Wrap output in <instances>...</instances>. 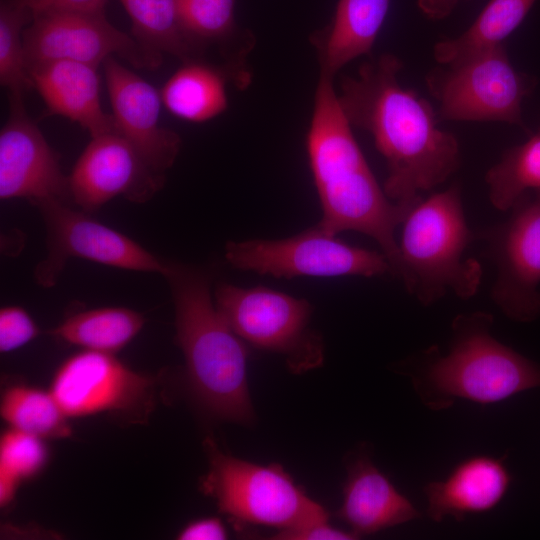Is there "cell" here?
<instances>
[{
	"instance_id": "cell-1",
	"label": "cell",
	"mask_w": 540,
	"mask_h": 540,
	"mask_svg": "<svg viewBox=\"0 0 540 540\" xmlns=\"http://www.w3.org/2000/svg\"><path fill=\"white\" fill-rule=\"evenodd\" d=\"M402 68L390 53L364 62L357 76L342 78L338 98L350 124L368 132L385 159V194L409 211L458 169L461 156L456 137L438 127L432 105L401 85Z\"/></svg>"
},
{
	"instance_id": "cell-2",
	"label": "cell",
	"mask_w": 540,
	"mask_h": 540,
	"mask_svg": "<svg viewBox=\"0 0 540 540\" xmlns=\"http://www.w3.org/2000/svg\"><path fill=\"white\" fill-rule=\"evenodd\" d=\"M333 86L320 75L306 148L322 208L319 225L338 235L356 231L372 238L386 256L391 274L399 270L395 230L408 211L393 203L370 169Z\"/></svg>"
},
{
	"instance_id": "cell-3",
	"label": "cell",
	"mask_w": 540,
	"mask_h": 540,
	"mask_svg": "<svg viewBox=\"0 0 540 540\" xmlns=\"http://www.w3.org/2000/svg\"><path fill=\"white\" fill-rule=\"evenodd\" d=\"M164 277L171 289L176 340L184 355L193 399L215 419L252 423L246 343L216 308L209 277L202 270L176 262H169Z\"/></svg>"
},
{
	"instance_id": "cell-4",
	"label": "cell",
	"mask_w": 540,
	"mask_h": 540,
	"mask_svg": "<svg viewBox=\"0 0 540 540\" xmlns=\"http://www.w3.org/2000/svg\"><path fill=\"white\" fill-rule=\"evenodd\" d=\"M492 325L489 313L460 314L452 322L448 353L426 352L424 364L410 377L427 408L448 409L456 399L494 404L540 388V365L498 341Z\"/></svg>"
},
{
	"instance_id": "cell-5",
	"label": "cell",
	"mask_w": 540,
	"mask_h": 540,
	"mask_svg": "<svg viewBox=\"0 0 540 540\" xmlns=\"http://www.w3.org/2000/svg\"><path fill=\"white\" fill-rule=\"evenodd\" d=\"M400 279L422 305H431L447 292L472 297L482 279V266L464 257L475 238L468 226L458 185L422 198L401 223Z\"/></svg>"
},
{
	"instance_id": "cell-6",
	"label": "cell",
	"mask_w": 540,
	"mask_h": 540,
	"mask_svg": "<svg viewBox=\"0 0 540 540\" xmlns=\"http://www.w3.org/2000/svg\"><path fill=\"white\" fill-rule=\"evenodd\" d=\"M204 450L208 472L200 488L232 519L279 530L328 521L326 510L280 465L262 466L234 457L220 449L211 436L204 439Z\"/></svg>"
},
{
	"instance_id": "cell-7",
	"label": "cell",
	"mask_w": 540,
	"mask_h": 540,
	"mask_svg": "<svg viewBox=\"0 0 540 540\" xmlns=\"http://www.w3.org/2000/svg\"><path fill=\"white\" fill-rule=\"evenodd\" d=\"M213 298L240 339L283 356L293 373H304L323 363V338L311 326L313 307L306 299L262 285L244 288L230 283L218 284Z\"/></svg>"
},
{
	"instance_id": "cell-8",
	"label": "cell",
	"mask_w": 540,
	"mask_h": 540,
	"mask_svg": "<svg viewBox=\"0 0 540 540\" xmlns=\"http://www.w3.org/2000/svg\"><path fill=\"white\" fill-rule=\"evenodd\" d=\"M431 71L427 87L447 121H498L526 129L522 103L534 81L510 62L504 43Z\"/></svg>"
},
{
	"instance_id": "cell-9",
	"label": "cell",
	"mask_w": 540,
	"mask_h": 540,
	"mask_svg": "<svg viewBox=\"0 0 540 540\" xmlns=\"http://www.w3.org/2000/svg\"><path fill=\"white\" fill-rule=\"evenodd\" d=\"M225 258L236 269L285 279L391 274L382 252L347 244L318 223L283 239L229 241Z\"/></svg>"
},
{
	"instance_id": "cell-10",
	"label": "cell",
	"mask_w": 540,
	"mask_h": 540,
	"mask_svg": "<svg viewBox=\"0 0 540 540\" xmlns=\"http://www.w3.org/2000/svg\"><path fill=\"white\" fill-rule=\"evenodd\" d=\"M155 378L132 370L115 354L82 350L53 375L50 392L71 418L109 414L124 422H146L156 406Z\"/></svg>"
},
{
	"instance_id": "cell-11",
	"label": "cell",
	"mask_w": 540,
	"mask_h": 540,
	"mask_svg": "<svg viewBox=\"0 0 540 540\" xmlns=\"http://www.w3.org/2000/svg\"><path fill=\"white\" fill-rule=\"evenodd\" d=\"M46 228L47 255L35 268L42 287L56 284L68 259L76 257L99 264L140 272H168L165 262L119 231L77 211L66 202L51 200L36 206Z\"/></svg>"
},
{
	"instance_id": "cell-12",
	"label": "cell",
	"mask_w": 540,
	"mask_h": 540,
	"mask_svg": "<svg viewBox=\"0 0 540 540\" xmlns=\"http://www.w3.org/2000/svg\"><path fill=\"white\" fill-rule=\"evenodd\" d=\"M26 70L69 60L99 66L118 56L138 69L156 70L162 54L112 25L105 12H51L38 15L23 33Z\"/></svg>"
},
{
	"instance_id": "cell-13",
	"label": "cell",
	"mask_w": 540,
	"mask_h": 540,
	"mask_svg": "<svg viewBox=\"0 0 540 540\" xmlns=\"http://www.w3.org/2000/svg\"><path fill=\"white\" fill-rule=\"evenodd\" d=\"M510 216L478 234L496 267L494 304L509 319L527 323L540 316V195L529 192Z\"/></svg>"
},
{
	"instance_id": "cell-14",
	"label": "cell",
	"mask_w": 540,
	"mask_h": 540,
	"mask_svg": "<svg viewBox=\"0 0 540 540\" xmlns=\"http://www.w3.org/2000/svg\"><path fill=\"white\" fill-rule=\"evenodd\" d=\"M164 182L165 174L153 169L117 132L91 137L68 176L70 199L84 212L118 196L146 202Z\"/></svg>"
},
{
	"instance_id": "cell-15",
	"label": "cell",
	"mask_w": 540,
	"mask_h": 540,
	"mask_svg": "<svg viewBox=\"0 0 540 540\" xmlns=\"http://www.w3.org/2000/svg\"><path fill=\"white\" fill-rule=\"evenodd\" d=\"M10 96V115L0 131V198H24L35 206L70 199L59 157L28 115L23 95Z\"/></svg>"
},
{
	"instance_id": "cell-16",
	"label": "cell",
	"mask_w": 540,
	"mask_h": 540,
	"mask_svg": "<svg viewBox=\"0 0 540 540\" xmlns=\"http://www.w3.org/2000/svg\"><path fill=\"white\" fill-rule=\"evenodd\" d=\"M107 91L117 133L128 140L144 160L165 174L181 149V138L159 122L160 91L122 65L115 56L103 62Z\"/></svg>"
},
{
	"instance_id": "cell-17",
	"label": "cell",
	"mask_w": 540,
	"mask_h": 540,
	"mask_svg": "<svg viewBox=\"0 0 540 540\" xmlns=\"http://www.w3.org/2000/svg\"><path fill=\"white\" fill-rule=\"evenodd\" d=\"M346 468L337 515L357 537L420 518V511L375 466L366 449L354 453Z\"/></svg>"
},
{
	"instance_id": "cell-18",
	"label": "cell",
	"mask_w": 540,
	"mask_h": 540,
	"mask_svg": "<svg viewBox=\"0 0 540 540\" xmlns=\"http://www.w3.org/2000/svg\"><path fill=\"white\" fill-rule=\"evenodd\" d=\"M503 457L474 455L465 458L442 480L423 487L427 516L441 522L446 516L463 521L469 514L494 509L505 497L512 475Z\"/></svg>"
},
{
	"instance_id": "cell-19",
	"label": "cell",
	"mask_w": 540,
	"mask_h": 540,
	"mask_svg": "<svg viewBox=\"0 0 540 540\" xmlns=\"http://www.w3.org/2000/svg\"><path fill=\"white\" fill-rule=\"evenodd\" d=\"M97 68L58 60L34 65L27 73L49 115L76 122L95 137L117 132L113 116L105 113L101 106Z\"/></svg>"
},
{
	"instance_id": "cell-20",
	"label": "cell",
	"mask_w": 540,
	"mask_h": 540,
	"mask_svg": "<svg viewBox=\"0 0 540 540\" xmlns=\"http://www.w3.org/2000/svg\"><path fill=\"white\" fill-rule=\"evenodd\" d=\"M389 7L390 0H338L331 21L309 37L320 75L334 78L349 62L369 55Z\"/></svg>"
},
{
	"instance_id": "cell-21",
	"label": "cell",
	"mask_w": 540,
	"mask_h": 540,
	"mask_svg": "<svg viewBox=\"0 0 540 540\" xmlns=\"http://www.w3.org/2000/svg\"><path fill=\"white\" fill-rule=\"evenodd\" d=\"M177 5L189 37L205 51L209 45L219 46L231 80L244 88L250 79L245 61L255 40L236 21V0H177Z\"/></svg>"
},
{
	"instance_id": "cell-22",
	"label": "cell",
	"mask_w": 540,
	"mask_h": 540,
	"mask_svg": "<svg viewBox=\"0 0 540 540\" xmlns=\"http://www.w3.org/2000/svg\"><path fill=\"white\" fill-rule=\"evenodd\" d=\"M228 80L231 79L224 66L203 60L184 62L161 88L162 104L180 119L208 121L228 107Z\"/></svg>"
},
{
	"instance_id": "cell-23",
	"label": "cell",
	"mask_w": 540,
	"mask_h": 540,
	"mask_svg": "<svg viewBox=\"0 0 540 540\" xmlns=\"http://www.w3.org/2000/svg\"><path fill=\"white\" fill-rule=\"evenodd\" d=\"M536 0H490L460 35L435 44V60L449 66L504 43L527 16Z\"/></svg>"
},
{
	"instance_id": "cell-24",
	"label": "cell",
	"mask_w": 540,
	"mask_h": 540,
	"mask_svg": "<svg viewBox=\"0 0 540 540\" xmlns=\"http://www.w3.org/2000/svg\"><path fill=\"white\" fill-rule=\"evenodd\" d=\"M145 319L125 307H103L74 313L50 334L84 350L115 354L142 329Z\"/></svg>"
},
{
	"instance_id": "cell-25",
	"label": "cell",
	"mask_w": 540,
	"mask_h": 540,
	"mask_svg": "<svg viewBox=\"0 0 540 540\" xmlns=\"http://www.w3.org/2000/svg\"><path fill=\"white\" fill-rule=\"evenodd\" d=\"M132 24L131 35L141 44L182 62L202 60L205 52L185 31L177 0H119Z\"/></svg>"
},
{
	"instance_id": "cell-26",
	"label": "cell",
	"mask_w": 540,
	"mask_h": 540,
	"mask_svg": "<svg viewBox=\"0 0 540 540\" xmlns=\"http://www.w3.org/2000/svg\"><path fill=\"white\" fill-rule=\"evenodd\" d=\"M0 414L10 428L42 439L72 435L69 418L50 392L24 384L7 387L1 396Z\"/></svg>"
},
{
	"instance_id": "cell-27",
	"label": "cell",
	"mask_w": 540,
	"mask_h": 540,
	"mask_svg": "<svg viewBox=\"0 0 540 540\" xmlns=\"http://www.w3.org/2000/svg\"><path fill=\"white\" fill-rule=\"evenodd\" d=\"M493 207L508 211L526 193L540 190V127L524 143L507 150L485 176Z\"/></svg>"
},
{
	"instance_id": "cell-28",
	"label": "cell",
	"mask_w": 540,
	"mask_h": 540,
	"mask_svg": "<svg viewBox=\"0 0 540 540\" xmlns=\"http://www.w3.org/2000/svg\"><path fill=\"white\" fill-rule=\"evenodd\" d=\"M49 460V450L42 439L8 428L0 438V506H8L20 484L38 475Z\"/></svg>"
},
{
	"instance_id": "cell-29",
	"label": "cell",
	"mask_w": 540,
	"mask_h": 540,
	"mask_svg": "<svg viewBox=\"0 0 540 540\" xmlns=\"http://www.w3.org/2000/svg\"><path fill=\"white\" fill-rule=\"evenodd\" d=\"M31 12L15 0L0 1V83L9 95H23L32 88L25 66L24 29Z\"/></svg>"
},
{
	"instance_id": "cell-30",
	"label": "cell",
	"mask_w": 540,
	"mask_h": 540,
	"mask_svg": "<svg viewBox=\"0 0 540 540\" xmlns=\"http://www.w3.org/2000/svg\"><path fill=\"white\" fill-rule=\"evenodd\" d=\"M39 328L30 314L19 306L0 310V352L14 351L39 335Z\"/></svg>"
},
{
	"instance_id": "cell-31",
	"label": "cell",
	"mask_w": 540,
	"mask_h": 540,
	"mask_svg": "<svg viewBox=\"0 0 540 540\" xmlns=\"http://www.w3.org/2000/svg\"><path fill=\"white\" fill-rule=\"evenodd\" d=\"M28 9L33 18L51 12H105L108 0H15Z\"/></svg>"
},
{
	"instance_id": "cell-32",
	"label": "cell",
	"mask_w": 540,
	"mask_h": 540,
	"mask_svg": "<svg viewBox=\"0 0 540 540\" xmlns=\"http://www.w3.org/2000/svg\"><path fill=\"white\" fill-rule=\"evenodd\" d=\"M358 538L353 532L339 530L328 521L309 523L296 528L279 530L274 539L282 540H351Z\"/></svg>"
},
{
	"instance_id": "cell-33",
	"label": "cell",
	"mask_w": 540,
	"mask_h": 540,
	"mask_svg": "<svg viewBox=\"0 0 540 540\" xmlns=\"http://www.w3.org/2000/svg\"><path fill=\"white\" fill-rule=\"evenodd\" d=\"M180 540H223L227 532L215 517L203 518L188 523L177 535Z\"/></svg>"
},
{
	"instance_id": "cell-34",
	"label": "cell",
	"mask_w": 540,
	"mask_h": 540,
	"mask_svg": "<svg viewBox=\"0 0 540 540\" xmlns=\"http://www.w3.org/2000/svg\"><path fill=\"white\" fill-rule=\"evenodd\" d=\"M462 1L469 0H417V6L427 18L442 20L448 17Z\"/></svg>"
},
{
	"instance_id": "cell-35",
	"label": "cell",
	"mask_w": 540,
	"mask_h": 540,
	"mask_svg": "<svg viewBox=\"0 0 540 540\" xmlns=\"http://www.w3.org/2000/svg\"><path fill=\"white\" fill-rule=\"evenodd\" d=\"M534 193H537L538 195H540V190H538V191H535Z\"/></svg>"
}]
</instances>
